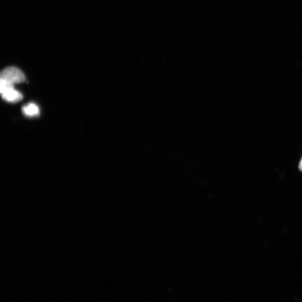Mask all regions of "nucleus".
Returning a JSON list of instances; mask_svg holds the SVG:
<instances>
[{"instance_id": "nucleus-3", "label": "nucleus", "mask_w": 302, "mask_h": 302, "mask_svg": "<svg viewBox=\"0 0 302 302\" xmlns=\"http://www.w3.org/2000/svg\"><path fill=\"white\" fill-rule=\"evenodd\" d=\"M23 113L29 117L38 116L40 113L39 108L36 104L30 103L24 106L22 108Z\"/></svg>"}, {"instance_id": "nucleus-4", "label": "nucleus", "mask_w": 302, "mask_h": 302, "mask_svg": "<svg viewBox=\"0 0 302 302\" xmlns=\"http://www.w3.org/2000/svg\"><path fill=\"white\" fill-rule=\"evenodd\" d=\"M299 169H300L301 171H302V158H301V160L299 163Z\"/></svg>"}, {"instance_id": "nucleus-1", "label": "nucleus", "mask_w": 302, "mask_h": 302, "mask_svg": "<svg viewBox=\"0 0 302 302\" xmlns=\"http://www.w3.org/2000/svg\"><path fill=\"white\" fill-rule=\"evenodd\" d=\"M0 79L13 84L22 83L25 81L23 72L18 68L15 67L5 68L0 75Z\"/></svg>"}, {"instance_id": "nucleus-2", "label": "nucleus", "mask_w": 302, "mask_h": 302, "mask_svg": "<svg viewBox=\"0 0 302 302\" xmlns=\"http://www.w3.org/2000/svg\"><path fill=\"white\" fill-rule=\"evenodd\" d=\"M2 94L3 99L9 103H17L23 99V95L15 88L10 89Z\"/></svg>"}]
</instances>
